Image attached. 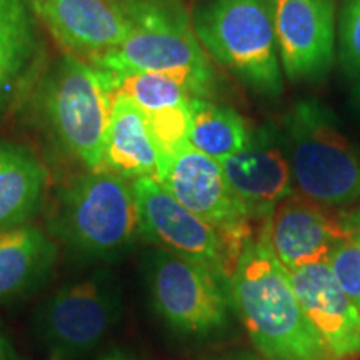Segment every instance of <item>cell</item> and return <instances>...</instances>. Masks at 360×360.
Here are the masks:
<instances>
[{
    "label": "cell",
    "mask_w": 360,
    "mask_h": 360,
    "mask_svg": "<svg viewBox=\"0 0 360 360\" xmlns=\"http://www.w3.org/2000/svg\"><path fill=\"white\" fill-rule=\"evenodd\" d=\"M0 360H22L13 345L2 334H0Z\"/></svg>",
    "instance_id": "obj_24"
},
{
    "label": "cell",
    "mask_w": 360,
    "mask_h": 360,
    "mask_svg": "<svg viewBox=\"0 0 360 360\" xmlns=\"http://www.w3.org/2000/svg\"><path fill=\"white\" fill-rule=\"evenodd\" d=\"M35 19L67 51L92 58L112 51L129 34L120 0H29Z\"/></svg>",
    "instance_id": "obj_15"
},
{
    "label": "cell",
    "mask_w": 360,
    "mask_h": 360,
    "mask_svg": "<svg viewBox=\"0 0 360 360\" xmlns=\"http://www.w3.org/2000/svg\"><path fill=\"white\" fill-rule=\"evenodd\" d=\"M252 342L269 360H323L321 339L305 317L287 269L262 233L244 245L227 282Z\"/></svg>",
    "instance_id": "obj_1"
},
{
    "label": "cell",
    "mask_w": 360,
    "mask_h": 360,
    "mask_svg": "<svg viewBox=\"0 0 360 360\" xmlns=\"http://www.w3.org/2000/svg\"><path fill=\"white\" fill-rule=\"evenodd\" d=\"M56 259V244L32 225L0 232V302L44 281Z\"/></svg>",
    "instance_id": "obj_18"
},
{
    "label": "cell",
    "mask_w": 360,
    "mask_h": 360,
    "mask_svg": "<svg viewBox=\"0 0 360 360\" xmlns=\"http://www.w3.org/2000/svg\"><path fill=\"white\" fill-rule=\"evenodd\" d=\"M282 72L292 82L326 77L337 53L334 0H269Z\"/></svg>",
    "instance_id": "obj_11"
},
{
    "label": "cell",
    "mask_w": 360,
    "mask_h": 360,
    "mask_svg": "<svg viewBox=\"0 0 360 360\" xmlns=\"http://www.w3.org/2000/svg\"><path fill=\"white\" fill-rule=\"evenodd\" d=\"M289 276L327 355L344 359L360 354V309L342 289L328 264L305 265Z\"/></svg>",
    "instance_id": "obj_14"
},
{
    "label": "cell",
    "mask_w": 360,
    "mask_h": 360,
    "mask_svg": "<svg viewBox=\"0 0 360 360\" xmlns=\"http://www.w3.org/2000/svg\"><path fill=\"white\" fill-rule=\"evenodd\" d=\"M162 152L147 115L127 97L114 94L107 129L103 167L129 182L157 177Z\"/></svg>",
    "instance_id": "obj_16"
},
{
    "label": "cell",
    "mask_w": 360,
    "mask_h": 360,
    "mask_svg": "<svg viewBox=\"0 0 360 360\" xmlns=\"http://www.w3.org/2000/svg\"><path fill=\"white\" fill-rule=\"evenodd\" d=\"M281 139L297 193L328 209L360 200V150L323 103L297 102L283 117Z\"/></svg>",
    "instance_id": "obj_3"
},
{
    "label": "cell",
    "mask_w": 360,
    "mask_h": 360,
    "mask_svg": "<svg viewBox=\"0 0 360 360\" xmlns=\"http://www.w3.org/2000/svg\"><path fill=\"white\" fill-rule=\"evenodd\" d=\"M102 74L112 94L127 97L147 117L170 109H179V107H187L195 97L177 79L155 74V72L102 70Z\"/></svg>",
    "instance_id": "obj_21"
},
{
    "label": "cell",
    "mask_w": 360,
    "mask_h": 360,
    "mask_svg": "<svg viewBox=\"0 0 360 360\" xmlns=\"http://www.w3.org/2000/svg\"><path fill=\"white\" fill-rule=\"evenodd\" d=\"M352 98H354V105H355V109H357L359 115H360V77L357 79V84H355V87H354Z\"/></svg>",
    "instance_id": "obj_25"
},
{
    "label": "cell",
    "mask_w": 360,
    "mask_h": 360,
    "mask_svg": "<svg viewBox=\"0 0 360 360\" xmlns=\"http://www.w3.org/2000/svg\"><path fill=\"white\" fill-rule=\"evenodd\" d=\"M51 232L84 257L117 259L141 233L132 182L105 169L69 180L56 195Z\"/></svg>",
    "instance_id": "obj_4"
},
{
    "label": "cell",
    "mask_w": 360,
    "mask_h": 360,
    "mask_svg": "<svg viewBox=\"0 0 360 360\" xmlns=\"http://www.w3.org/2000/svg\"><path fill=\"white\" fill-rule=\"evenodd\" d=\"M220 164L252 220H265L283 197L294 192L281 132L272 125L250 130L245 146Z\"/></svg>",
    "instance_id": "obj_13"
},
{
    "label": "cell",
    "mask_w": 360,
    "mask_h": 360,
    "mask_svg": "<svg viewBox=\"0 0 360 360\" xmlns=\"http://www.w3.org/2000/svg\"><path fill=\"white\" fill-rule=\"evenodd\" d=\"M192 22L207 56L259 96H281L283 72L269 0H207Z\"/></svg>",
    "instance_id": "obj_5"
},
{
    "label": "cell",
    "mask_w": 360,
    "mask_h": 360,
    "mask_svg": "<svg viewBox=\"0 0 360 360\" xmlns=\"http://www.w3.org/2000/svg\"><path fill=\"white\" fill-rule=\"evenodd\" d=\"M39 52L29 0H0V107L27 77Z\"/></svg>",
    "instance_id": "obj_19"
},
{
    "label": "cell",
    "mask_w": 360,
    "mask_h": 360,
    "mask_svg": "<svg viewBox=\"0 0 360 360\" xmlns=\"http://www.w3.org/2000/svg\"><path fill=\"white\" fill-rule=\"evenodd\" d=\"M148 285L155 310L174 330L204 335L227 322V283L199 264L165 250L155 252Z\"/></svg>",
    "instance_id": "obj_10"
},
{
    "label": "cell",
    "mask_w": 360,
    "mask_h": 360,
    "mask_svg": "<svg viewBox=\"0 0 360 360\" xmlns=\"http://www.w3.org/2000/svg\"><path fill=\"white\" fill-rule=\"evenodd\" d=\"M112 101L102 70L74 53L58 58L40 87L44 120L58 146L87 170L103 167Z\"/></svg>",
    "instance_id": "obj_6"
},
{
    "label": "cell",
    "mask_w": 360,
    "mask_h": 360,
    "mask_svg": "<svg viewBox=\"0 0 360 360\" xmlns=\"http://www.w3.org/2000/svg\"><path fill=\"white\" fill-rule=\"evenodd\" d=\"M129 34L119 47L89 58L109 72H155L177 79L195 97L210 96L214 69L182 0H120Z\"/></svg>",
    "instance_id": "obj_2"
},
{
    "label": "cell",
    "mask_w": 360,
    "mask_h": 360,
    "mask_svg": "<svg viewBox=\"0 0 360 360\" xmlns=\"http://www.w3.org/2000/svg\"><path fill=\"white\" fill-rule=\"evenodd\" d=\"M250 130L240 115L231 107L219 105L204 97L191 101V125L188 143L209 155L224 162L245 146Z\"/></svg>",
    "instance_id": "obj_20"
},
{
    "label": "cell",
    "mask_w": 360,
    "mask_h": 360,
    "mask_svg": "<svg viewBox=\"0 0 360 360\" xmlns=\"http://www.w3.org/2000/svg\"><path fill=\"white\" fill-rule=\"evenodd\" d=\"M47 172L29 148L0 141V232L27 225L42 205Z\"/></svg>",
    "instance_id": "obj_17"
},
{
    "label": "cell",
    "mask_w": 360,
    "mask_h": 360,
    "mask_svg": "<svg viewBox=\"0 0 360 360\" xmlns=\"http://www.w3.org/2000/svg\"><path fill=\"white\" fill-rule=\"evenodd\" d=\"M155 179L180 204L222 236L236 265L254 232L250 215L229 186L222 164L187 143L174 154L162 155Z\"/></svg>",
    "instance_id": "obj_8"
},
{
    "label": "cell",
    "mask_w": 360,
    "mask_h": 360,
    "mask_svg": "<svg viewBox=\"0 0 360 360\" xmlns=\"http://www.w3.org/2000/svg\"><path fill=\"white\" fill-rule=\"evenodd\" d=\"M102 360H130V359L125 357L122 352H112L109 355H105Z\"/></svg>",
    "instance_id": "obj_26"
},
{
    "label": "cell",
    "mask_w": 360,
    "mask_h": 360,
    "mask_svg": "<svg viewBox=\"0 0 360 360\" xmlns=\"http://www.w3.org/2000/svg\"><path fill=\"white\" fill-rule=\"evenodd\" d=\"M345 231L344 215L294 191L270 210L260 233L287 272H294L328 262Z\"/></svg>",
    "instance_id": "obj_12"
},
{
    "label": "cell",
    "mask_w": 360,
    "mask_h": 360,
    "mask_svg": "<svg viewBox=\"0 0 360 360\" xmlns=\"http://www.w3.org/2000/svg\"><path fill=\"white\" fill-rule=\"evenodd\" d=\"M344 217L347 231L327 264L342 289L360 309V210Z\"/></svg>",
    "instance_id": "obj_22"
},
{
    "label": "cell",
    "mask_w": 360,
    "mask_h": 360,
    "mask_svg": "<svg viewBox=\"0 0 360 360\" xmlns=\"http://www.w3.org/2000/svg\"><path fill=\"white\" fill-rule=\"evenodd\" d=\"M339 60L350 77H360V0H344L339 12Z\"/></svg>",
    "instance_id": "obj_23"
},
{
    "label": "cell",
    "mask_w": 360,
    "mask_h": 360,
    "mask_svg": "<svg viewBox=\"0 0 360 360\" xmlns=\"http://www.w3.org/2000/svg\"><path fill=\"white\" fill-rule=\"evenodd\" d=\"M122 294L110 270L101 269L58 289L40 305L35 328L58 359H80L101 347L119 322Z\"/></svg>",
    "instance_id": "obj_7"
},
{
    "label": "cell",
    "mask_w": 360,
    "mask_h": 360,
    "mask_svg": "<svg viewBox=\"0 0 360 360\" xmlns=\"http://www.w3.org/2000/svg\"><path fill=\"white\" fill-rule=\"evenodd\" d=\"M139 231L162 250L209 269L227 283L233 262L212 225L184 207L155 177L132 182Z\"/></svg>",
    "instance_id": "obj_9"
}]
</instances>
